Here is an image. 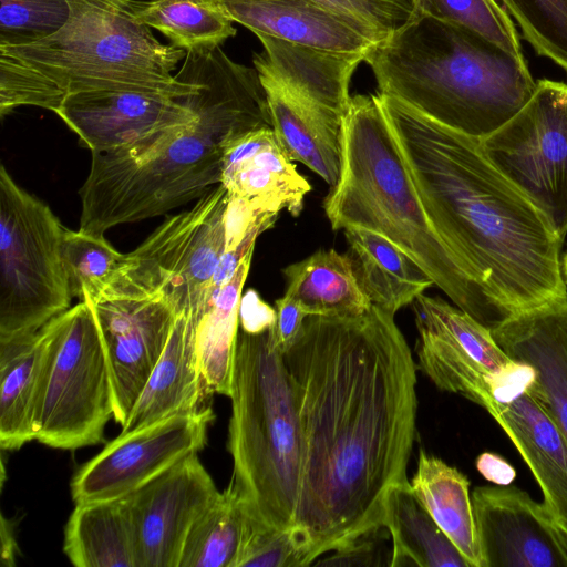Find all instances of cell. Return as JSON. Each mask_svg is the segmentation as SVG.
<instances>
[{"instance_id": "25", "label": "cell", "mask_w": 567, "mask_h": 567, "mask_svg": "<svg viewBox=\"0 0 567 567\" xmlns=\"http://www.w3.org/2000/svg\"><path fill=\"white\" fill-rule=\"evenodd\" d=\"M359 282L371 303L395 315L434 284L429 274L386 237L363 227H347Z\"/></svg>"}, {"instance_id": "28", "label": "cell", "mask_w": 567, "mask_h": 567, "mask_svg": "<svg viewBox=\"0 0 567 567\" xmlns=\"http://www.w3.org/2000/svg\"><path fill=\"white\" fill-rule=\"evenodd\" d=\"M382 525L392 540L391 567H470L417 499L410 482L386 491Z\"/></svg>"}, {"instance_id": "18", "label": "cell", "mask_w": 567, "mask_h": 567, "mask_svg": "<svg viewBox=\"0 0 567 567\" xmlns=\"http://www.w3.org/2000/svg\"><path fill=\"white\" fill-rule=\"evenodd\" d=\"M483 567H567V545L543 502L515 485L471 494Z\"/></svg>"}, {"instance_id": "17", "label": "cell", "mask_w": 567, "mask_h": 567, "mask_svg": "<svg viewBox=\"0 0 567 567\" xmlns=\"http://www.w3.org/2000/svg\"><path fill=\"white\" fill-rule=\"evenodd\" d=\"M94 315L109 365L114 419L122 426L163 354L176 315L162 298L84 296Z\"/></svg>"}, {"instance_id": "4", "label": "cell", "mask_w": 567, "mask_h": 567, "mask_svg": "<svg viewBox=\"0 0 567 567\" xmlns=\"http://www.w3.org/2000/svg\"><path fill=\"white\" fill-rule=\"evenodd\" d=\"M323 209L334 230L363 227L390 239L486 328L506 320L431 223L378 95L351 96L342 120L340 177Z\"/></svg>"}, {"instance_id": "36", "label": "cell", "mask_w": 567, "mask_h": 567, "mask_svg": "<svg viewBox=\"0 0 567 567\" xmlns=\"http://www.w3.org/2000/svg\"><path fill=\"white\" fill-rule=\"evenodd\" d=\"M535 52L567 73V0H501Z\"/></svg>"}, {"instance_id": "13", "label": "cell", "mask_w": 567, "mask_h": 567, "mask_svg": "<svg viewBox=\"0 0 567 567\" xmlns=\"http://www.w3.org/2000/svg\"><path fill=\"white\" fill-rule=\"evenodd\" d=\"M411 306L419 334V369L440 390L485 409L493 379L514 360L496 343L491 329L442 298L421 295Z\"/></svg>"}, {"instance_id": "31", "label": "cell", "mask_w": 567, "mask_h": 567, "mask_svg": "<svg viewBox=\"0 0 567 567\" xmlns=\"http://www.w3.org/2000/svg\"><path fill=\"white\" fill-rule=\"evenodd\" d=\"M252 252L244 258L233 278L213 292L196 328V346L207 394H230L241 292Z\"/></svg>"}, {"instance_id": "26", "label": "cell", "mask_w": 567, "mask_h": 567, "mask_svg": "<svg viewBox=\"0 0 567 567\" xmlns=\"http://www.w3.org/2000/svg\"><path fill=\"white\" fill-rule=\"evenodd\" d=\"M281 272L285 293L297 300L307 315L358 317L372 306L352 258L334 249L318 250Z\"/></svg>"}, {"instance_id": "11", "label": "cell", "mask_w": 567, "mask_h": 567, "mask_svg": "<svg viewBox=\"0 0 567 567\" xmlns=\"http://www.w3.org/2000/svg\"><path fill=\"white\" fill-rule=\"evenodd\" d=\"M493 164L567 235V84L537 81L529 101L481 138Z\"/></svg>"}, {"instance_id": "19", "label": "cell", "mask_w": 567, "mask_h": 567, "mask_svg": "<svg viewBox=\"0 0 567 567\" xmlns=\"http://www.w3.org/2000/svg\"><path fill=\"white\" fill-rule=\"evenodd\" d=\"M256 37L323 51L362 54L385 37L359 18L319 0H212Z\"/></svg>"}, {"instance_id": "29", "label": "cell", "mask_w": 567, "mask_h": 567, "mask_svg": "<svg viewBox=\"0 0 567 567\" xmlns=\"http://www.w3.org/2000/svg\"><path fill=\"white\" fill-rule=\"evenodd\" d=\"M63 550L76 567H138L123 499L75 504L64 528Z\"/></svg>"}, {"instance_id": "37", "label": "cell", "mask_w": 567, "mask_h": 567, "mask_svg": "<svg viewBox=\"0 0 567 567\" xmlns=\"http://www.w3.org/2000/svg\"><path fill=\"white\" fill-rule=\"evenodd\" d=\"M70 16L69 0H0V48L48 39L65 25Z\"/></svg>"}, {"instance_id": "41", "label": "cell", "mask_w": 567, "mask_h": 567, "mask_svg": "<svg viewBox=\"0 0 567 567\" xmlns=\"http://www.w3.org/2000/svg\"><path fill=\"white\" fill-rule=\"evenodd\" d=\"M383 528L384 526H378L355 536L333 549L332 556L313 564L322 566L380 565L375 558L381 557L378 547H380L381 539L384 538Z\"/></svg>"}, {"instance_id": "39", "label": "cell", "mask_w": 567, "mask_h": 567, "mask_svg": "<svg viewBox=\"0 0 567 567\" xmlns=\"http://www.w3.org/2000/svg\"><path fill=\"white\" fill-rule=\"evenodd\" d=\"M303 546L293 527L270 526L247 511L245 534L236 567H305Z\"/></svg>"}, {"instance_id": "34", "label": "cell", "mask_w": 567, "mask_h": 567, "mask_svg": "<svg viewBox=\"0 0 567 567\" xmlns=\"http://www.w3.org/2000/svg\"><path fill=\"white\" fill-rule=\"evenodd\" d=\"M414 13L463 27L525 60L517 29L497 0H411Z\"/></svg>"}, {"instance_id": "8", "label": "cell", "mask_w": 567, "mask_h": 567, "mask_svg": "<svg viewBox=\"0 0 567 567\" xmlns=\"http://www.w3.org/2000/svg\"><path fill=\"white\" fill-rule=\"evenodd\" d=\"M43 360L33 427L35 440L75 450L104 441L114 417L107 361L90 305L81 300L41 329Z\"/></svg>"}, {"instance_id": "24", "label": "cell", "mask_w": 567, "mask_h": 567, "mask_svg": "<svg viewBox=\"0 0 567 567\" xmlns=\"http://www.w3.org/2000/svg\"><path fill=\"white\" fill-rule=\"evenodd\" d=\"M257 38L264 51L254 55L256 70L344 116L351 100V78L365 55L323 51L269 35Z\"/></svg>"}, {"instance_id": "16", "label": "cell", "mask_w": 567, "mask_h": 567, "mask_svg": "<svg viewBox=\"0 0 567 567\" xmlns=\"http://www.w3.org/2000/svg\"><path fill=\"white\" fill-rule=\"evenodd\" d=\"M186 97L137 90L81 91L68 93L56 114L91 153L111 152L196 124L198 116Z\"/></svg>"}, {"instance_id": "20", "label": "cell", "mask_w": 567, "mask_h": 567, "mask_svg": "<svg viewBox=\"0 0 567 567\" xmlns=\"http://www.w3.org/2000/svg\"><path fill=\"white\" fill-rule=\"evenodd\" d=\"M221 179L230 198L258 215L282 209L300 215L311 190L307 178L278 143L271 127L259 128L219 143Z\"/></svg>"}, {"instance_id": "43", "label": "cell", "mask_w": 567, "mask_h": 567, "mask_svg": "<svg viewBox=\"0 0 567 567\" xmlns=\"http://www.w3.org/2000/svg\"><path fill=\"white\" fill-rule=\"evenodd\" d=\"M276 322V309L266 303L255 290L241 296L239 308V328L246 332H261Z\"/></svg>"}, {"instance_id": "42", "label": "cell", "mask_w": 567, "mask_h": 567, "mask_svg": "<svg viewBox=\"0 0 567 567\" xmlns=\"http://www.w3.org/2000/svg\"><path fill=\"white\" fill-rule=\"evenodd\" d=\"M275 340L277 347L284 353L298 337L308 315L297 300L286 293L275 301Z\"/></svg>"}, {"instance_id": "7", "label": "cell", "mask_w": 567, "mask_h": 567, "mask_svg": "<svg viewBox=\"0 0 567 567\" xmlns=\"http://www.w3.org/2000/svg\"><path fill=\"white\" fill-rule=\"evenodd\" d=\"M220 179L219 143L198 121L151 142L93 152L79 192V229L104 236L199 198Z\"/></svg>"}, {"instance_id": "27", "label": "cell", "mask_w": 567, "mask_h": 567, "mask_svg": "<svg viewBox=\"0 0 567 567\" xmlns=\"http://www.w3.org/2000/svg\"><path fill=\"white\" fill-rule=\"evenodd\" d=\"M411 487L470 567H483L468 478L422 449Z\"/></svg>"}, {"instance_id": "12", "label": "cell", "mask_w": 567, "mask_h": 567, "mask_svg": "<svg viewBox=\"0 0 567 567\" xmlns=\"http://www.w3.org/2000/svg\"><path fill=\"white\" fill-rule=\"evenodd\" d=\"M213 420L212 409L200 408L120 433L74 473L70 484L72 499L79 504L131 494L182 458L200 451Z\"/></svg>"}, {"instance_id": "33", "label": "cell", "mask_w": 567, "mask_h": 567, "mask_svg": "<svg viewBox=\"0 0 567 567\" xmlns=\"http://www.w3.org/2000/svg\"><path fill=\"white\" fill-rule=\"evenodd\" d=\"M134 12L186 52L220 45L237 32L234 21L213 1L135 0Z\"/></svg>"}, {"instance_id": "14", "label": "cell", "mask_w": 567, "mask_h": 567, "mask_svg": "<svg viewBox=\"0 0 567 567\" xmlns=\"http://www.w3.org/2000/svg\"><path fill=\"white\" fill-rule=\"evenodd\" d=\"M509 437L567 545V441L554 420L535 370L514 360L492 383L486 408Z\"/></svg>"}, {"instance_id": "2", "label": "cell", "mask_w": 567, "mask_h": 567, "mask_svg": "<svg viewBox=\"0 0 567 567\" xmlns=\"http://www.w3.org/2000/svg\"><path fill=\"white\" fill-rule=\"evenodd\" d=\"M378 96L431 223L505 319L567 300L564 240L481 138Z\"/></svg>"}, {"instance_id": "9", "label": "cell", "mask_w": 567, "mask_h": 567, "mask_svg": "<svg viewBox=\"0 0 567 567\" xmlns=\"http://www.w3.org/2000/svg\"><path fill=\"white\" fill-rule=\"evenodd\" d=\"M227 204V190L219 184L190 209L165 219L125 254L109 285L91 299L162 298L176 317H192L198 324L215 291L213 278L225 252Z\"/></svg>"}, {"instance_id": "35", "label": "cell", "mask_w": 567, "mask_h": 567, "mask_svg": "<svg viewBox=\"0 0 567 567\" xmlns=\"http://www.w3.org/2000/svg\"><path fill=\"white\" fill-rule=\"evenodd\" d=\"M62 258L72 297L92 299L109 285L125 254L117 251L101 235L65 229Z\"/></svg>"}, {"instance_id": "21", "label": "cell", "mask_w": 567, "mask_h": 567, "mask_svg": "<svg viewBox=\"0 0 567 567\" xmlns=\"http://www.w3.org/2000/svg\"><path fill=\"white\" fill-rule=\"evenodd\" d=\"M491 331L511 359L535 370L550 413L567 441V300L522 311Z\"/></svg>"}, {"instance_id": "6", "label": "cell", "mask_w": 567, "mask_h": 567, "mask_svg": "<svg viewBox=\"0 0 567 567\" xmlns=\"http://www.w3.org/2000/svg\"><path fill=\"white\" fill-rule=\"evenodd\" d=\"M71 16L55 34L0 48L53 80L66 94L103 89L186 97L193 81L172 74L186 51L163 44L135 16V0H69Z\"/></svg>"}, {"instance_id": "44", "label": "cell", "mask_w": 567, "mask_h": 567, "mask_svg": "<svg viewBox=\"0 0 567 567\" xmlns=\"http://www.w3.org/2000/svg\"><path fill=\"white\" fill-rule=\"evenodd\" d=\"M478 473L495 485H509L516 477L515 468L502 456L483 452L475 461Z\"/></svg>"}, {"instance_id": "23", "label": "cell", "mask_w": 567, "mask_h": 567, "mask_svg": "<svg viewBox=\"0 0 567 567\" xmlns=\"http://www.w3.org/2000/svg\"><path fill=\"white\" fill-rule=\"evenodd\" d=\"M196 328L192 317H176L166 348L121 426V433L203 408L206 390L196 346Z\"/></svg>"}, {"instance_id": "5", "label": "cell", "mask_w": 567, "mask_h": 567, "mask_svg": "<svg viewBox=\"0 0 567 567\" xmlns=\"http://www.w3.org/2000/svg\"><path fill=\"white\" fill-rule=\"evenodd\" d=\"M227 447L231 483L250 515L281 529L293 527L301 437L298 411L274 326L238 330Z\"/></svg>"}, {"instance_id": "30", "label": "cell", "mask_w": 567, "mask_h": 567, "mask_svg": "<svg viewBox=\"0 0 567 567\" xmlns=\"http://www.w3.org/2000/svg\"><path fill=\"white\" fill-rule=\"evenodd\" d=\"M43 360L41 331L0 340V445L19 450L35 440L33 417Z\"/></svg>"}, {"instance_id": "45", "label": "cell", "mask_w": 567, "mask_h": 567, "mask_svg": "<svg viewBox=\"0 0 567 567\" xmlns=\"http://www.w3.org/2000/svg\"><path fill=\"white\" fill-rule=\"evenodd\" d=\"M560 269H561V276L564 278V281L567 285V252L564 255L563 259L560 260Z\"/></svg>"}, {"instance_id": "15", "label": "cell", "mask_w": 567, "mask_h": 567, "mask_svg": "<svg viewBox=\"0 0 567 567\" xmlns=\"http://www.w3.org/2000/svg\"><path fill=\"white\" fill-rule=\"evenodd\" d=\"M219 491L193 453L121 497L126 507L138 567H178L186 536Z\"/></svg>"}, {"instance_id": "38", "label": "cell", "mask_w": 567, "mask_h": 567, "mask_svg": "<svg viewBox=\"0 0 567 567\" xmlns=\"http://www.w3.org/2000/svg\"><path fill=\"white\" fill-rule=\"evenodd\" d=\"M66 93L49 76L0 50V115L23 105L56 113Z\"/></svg>"}, {"instance_id": "1", "label": "cell", "mask_w": 567, "mask_h": 567, "mask_svg": "<svg viewBox=\"0 0 567 567\" xmlns=\"http://www.w3.org/2000/svg\"><path fill=\"white\" fill-rule=\"evenodd\" d=\"M301 464L293 529L307 566L382 525L386 491L406 483L416 435V365L394 315H308L282 353Z\"/></svg>"}, {"instance_id": "3", "label": "cell", "mask_w": 567, "mask_h": 567, "mask_svg": "<svg viewBox=\"0 0 567 567\" xmlns=\"http://www.w3.org/2000/svg\"><path fill=\"white\" fill-rule=\"evenodd\" d=\"M379 94L484 138L532 97L526 60L454 23L415 14L367 53Z\"/></svg>"}, {"instance_id": "22", "label": "cell", "mask_w": 567, "mask_h": 567, "mask_svg": "<svg viewBox=\"0 0 567 567\" xmlns=\"http://www.w3.org/2000/svg\"><path fill=\"white\" fill-rule=\"evenodd\" d=\"M265 89L276 138L289 158L300 162L330 187L341 172L343 116L257 70Z\"/></svg>"}, {"instance_id": "40", "label": "cell", "mask_w": 567, "mask_h": 567, "mask_svg": "<svg viewBox=\"0 0 567 567\" xmlns=\"http://www.w3.org/2000/svg\"><path fill=\"white\" fill-rule=\"evenodd\" d=\"M212 1V0H205ZM346 11L380 31L385 38L411 20V0H319Z\"/></svg>"}, {"instance_id": "32", "label": "cell", "mask_w": 567, "mask_h": 567, "mask_svg": "<svg viewBox=\"0 0 567 567\" xmlns=\"http://www.w3.org/2000/svg\"><path fill=\"white\" fill-rule=\"evenodd\" d=\"M246 520L247 508L230 482L193 523L178 567H236Z\"/></svg>"}, {"instance_id": "10", "label": "cell", "mask_w": 567, "mask_h": 567, "mask_svg": "<svg viewBox=\"0 0 567 567\" xmlns=\"http://www.w3.org/2000/svg\"><path fill=\"white\" fill-rule=\"evenodd\" d=\"M66 228L0 168V340L38 332L70 308L62 258Z\"/></svg>"}]
</instances>
